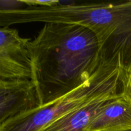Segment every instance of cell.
Returning <instances> with one entry per match:
<instances>
[{"mask_svg":"<svg viewBox=\"0 0 131 131\" xmlns=\"http://www.w3.org/2000/svg\"><path fill=\"white\" fill-rule=\"evenodd\" d=\"M77 24L95 34L101 57L116 62L131 85V1L28 6L10 10L7 26L29 23Z\"/></svg>","mask_w":131,"mask_h":131,"instance_id":"2","label":"cell"},{"mask_svg":"<svg viewBox=\"0 0 131 131\" xmlns=\"http://www.w3.org/2000/svg\"><path fill=\"white\" fill-rule=\"evenodd\" d=\"M39 106L31 79H0V124L25 110Z\"/></svg>","mask_w":131,"mask_h":131,"instance_id":"5","label":"cell"},{"mask_svg":"<svg viewBox=\"0 0 131 131\" xmlns=\"http://www.w3.org/2000/svg\"><path fill=\"white\" fill-rule=\"evenodd\" d=\"M33 81L39 106L84 84L101 61L98 40L86 27L45 23L30 41Z\"/></svg>","mask_w":131,"mask_h":131,"instance_id":"1","label":"cell"},{"mask_svg":"<svg viewBox=\"0 0 131 131\" xmlns=\"http://www.w3.org/2000/svg\"><path fill=\"white\" fill-rule=\"evenodd\" d=\"M24 3L28 6H41L50 7L58 5V0H23Z\"/></svg>","mask_w":131,"mask_h":131,"instance_id":"8","label":"cell"},{"mask_svg":"<svg viewBox=\"0 0 131 131\" xmlns=\"http://www.w3.org/2000/svg\"><path fill=\"white\" fill-rule=\"evenodd\" d=\"M30 41L17 29L0 28V79L33 80Z\"/></svg>","mask_w":131,"mask_h":131,"instance_id":"4","label":"cell"},{"mask_svg":"<svg viewBox=\"0 0 131 131\" xmlns=\"http://www.w3.org/2000/svg\"><path fill=\"white\" fill-rule=\"evenodd\" d=\"M118 95L104 97L91 101L64 115L40 131H88L92 119L101 107L107 101Z\"/></svg>","mask_w":131,"mask_h":131,"instance_id":"7","label":"cell"},{"mask_svg":"<svg viewBox=\"0 0 131 131\" xmlns=\"http://www.w3.org/2000/svg\"><path fill=\"white\" fill-rule=\"evenodd\" d=\"M131 128V93L123 92L107 101L92 119L88 131Z\"/></svg>","mask_w":131,"mask_h":131,"instance_id":"6","label":"cell"},{"mask_svg":"<svg viewBox=\"0 0 131 131\" xmlns=\"http://www.w3.org/2000/svg\"><path fill=\"white\" fill-rule=\"evenodd\" d=\"M113 131H131V128H130V129H124V130H113Z\"/></svg>","mask_w":131,"mask_h":131,"instance_id":"9","label":"cell"},{"mask_svg":"<svg viewBox=\"0 0 131 131\" xmlns=\"http://www.w3.org/2000/svg\"><path fill=\"white\" fill-rule=\"evenodd\" d=\"M127 92H131V86L118 65L101 57L99 65L86 83L58 99L10 118L0 124V131H40L91 101Z\"/></svg>","mask_w":131,"mask_h":131,"instance_id":"3","label":"cell"}]
</instances>
